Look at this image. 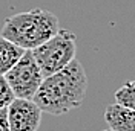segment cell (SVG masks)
I'll return each mask as SVG.
<instances>
[{"instance_id": "6da1fadb", "label": "cell", "mask_w": 135, "mask_h": 131, "mask_svg": "<svg viewBox=\"0 0 135 131\" xmlns=\"http://www.w3.org/2000/svg\"><path fill=\"white\" fill-rule=\"evenodd\" d=\"M88 90V76L78 59L43 79L34 102L45 113L61 116L83 104Z\"/></svg>"}, {"instance_id": "7a4b0ae2", "label": "cell", "mask_w": 135, "mask_h": 131, "mask_svg": "<svg viewBox=\"0 0 135 131\" xmlns=\"http://www.w3.org/2000/svg\"><path fill=\"white\" fill-rule=\"evenodd\" d=\"M60 31L59 18L51 11L34 8L8 17L0 35L25 50H34Z\"/></svg>"}, {"instance_id": "3957f363", "label": "cell", "mask_w": 135, "mask_h": 131, "mask_svg": "<svg viewBox=\"0 0 135 131\" xmlns=\"http://www.w3.org/2000/svg\"><path fill=\"white\" fill-rule=\"evenodd\" d=\"M34 58L38 63L43 76L57 73L75 59L77 53V37L75 34L66 29H60L54 37L45 41L42 46L32 50Z\"/></svg>"}, {"instance_id": "277c9868", "label": "cell", "mask_w": 135, "mask_h": 131, "mask_svg": "<svg viewBox=\"0 0 135 131\" xmlns=\"http://www.w3.org/2000/svg\"><path fill=\"white\" fill-rule=\"evenodd\" d=\"M5 78L8 79L16 98L20 99H34L45 79L32 50H26L16 66L5 73Z\"/></svg>"}, {"instance_id": "5b68a950", "label": "cell", "mask_w": 135, "mask_h": 131, "mask_svg": "<svg viewBox=\"0 0 135 131\" xmlns=\"http://www.w3.org/2000/svg\"><path fill=\"white\" fill-rule=\"evenodd\" d=\"M6 110L11 131H37L40 128L43 110L34 99L16 98Z\"/></svg>"}, {"instance_id": "8992f818", "label": "cell", "mask_w": 135, "mask_h": 131, "mask_svg": "<svg viewBox=\"0 0 135 131\" xmlns=\"http://www.w3.org/2000/svg\"><path fill=\"white\" fill-rule=\"evenodd\" d=\"M104 121L114 131H135V110L126 108L120 104H110L106 107Z\"/></svg>"}, {"instance_id": "52a82bcc", "label": "cell", "mask_w": 135, "mask_h": 131, "mask_svg": "<svg viewBox=\"0 0 135 131\" xmlns=\"http://www.w3.org/2000/svg\"><path fill=\"white\" fill-rule=\"evenodd\" d=\"M25 52L26 50L17 46L16 43L0 35V75H5L9 69H12Z\"/></svg>"}, {"instance_id": "ba28073f", "label": "cell", "mask_w": 135, "mask_h": 131, "mask_svg": "<svg viewBox=\"0 0 135 131\" xmlns=\"http://www.w3.org/2000/svg\"><path fill=\"white\" fill-rule=\"evenodd\" d=\"M115 102L120 105L135 110V81L124 82L117 91H115Z\"/></svg>"}, {"instance_id": "9c48e42d", "label": "cell", "mask_w": 135, "mask_h": 131, "mask_svg": "<svg viewBox=\"0 0 135 131\" xmlns=\"http://www.w3.org/2000/svg\"><path fill=\"white\" fill-rule=\"evenodd\" d=\"M14 99H16V95L11 89L8 79L5 78V75H0V110L8 108Z\"/></svg>"}, {"instance_id": "30bf717a", "label": "cell", "mask_w": 135, "mask_h": 131, "mask_svg": "<svg viewBox=\"0 0 135 131\" xmlns=\"http://www.w3.org/2000/svg\"><path fill=\"white\" fill-rule=\"evenodd\" d=\"M0 131H11L9 121H8V110L6 108L0 110Z\"/></svg>"}, {"instance_id": "8fae6325", "label": "cell", "mask_w": 135, "mask_h": 131, "mask_svg": "<svg viewBox=\"0 0 135 131\" xmlns=\"http://www.w3.org/2000/svg\"><path fill=\"white\" fill-rule=\"evenodd\" d=\"M103 131H114V130H110V128H109V130H103Z\"/></svg>"}]
</instances>
